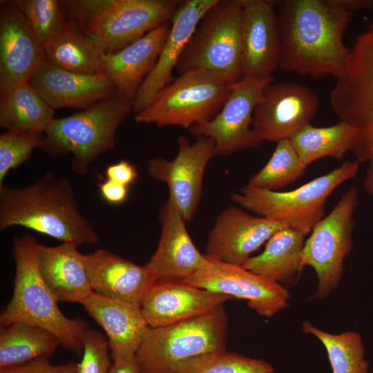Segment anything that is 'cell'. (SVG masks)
Masks as SVG:
<instances>
[{
    "label": "cell",
    "instance_id": "6da1fadb",
    "mask_svg": "<svg viewBox=\"0 0 373 373\" xmlns=\"http://www.w3.org/2000/svg\"><path fill=\"white\" fill-rule=\"evenodd\" d=\"M280 37L279 67L301 75L336 79L346 72L352 51L343 43L354 13L329 0L275 1Z\"/></svg>",
    "mask_w": 373,
    "mask_h": 373
},
{
    "label": "cell",
    "instance_id": "7a4b0ae2",
    "mask_svg": "<svg viewBox=\"0 0 373 373\" xmlns=\"http://www.w3.org/2000/svg\"><path fill=\"white\" fill-rule=\"evenodd\" d=\"M21 226L78 246L99 236L79 211L70 182L52 173L23 188L0 185V230Z\"/></svg>",
    "mask_w": 373,
    "mask_h": 373
},
{
    "label": "cell",
    "instance_id": "3957f363",
    "mask_svg": "<svg viewBox=\"0 0 373 373\" xmlns=\"http://www.w3.org/2000/svg\"><path fill=\"white\" fill-rule=\"evenodd\" d=\"M15 275L12 296L0 314V327L15 322H26L52 333L60 345L79 355L88 323L79 318H68L45 283L39 269V242L25 233L12 243Z\"/></svg>",
    "mask_w": 373,
    "mask_h": 373
},
{
    "label": "cell",
    "instance_id": "277c9868",
    "mask_svg": "<svg viewBox=\"0 0 373 373\" xmlns=\"http://www.w3.org/2000/svg\"><path fill=\"white\" fill-rule=\"evenodd\" d=\"M180 1H65L81 31L104 53H114L170 22Z\"/></svg>",
    "mask_w": 373,
    "mask_h": 373
},
{
    "label": "cell",
    "instance_id": "5b68a950",
    "mask_svg": "<svg viewBox=\"0 0 373 373\" xmlns=\"http://www.w3.org/2000/svg\"><path fill=\"white\" fill-rule=\"evenodd\" d=\"M131 111L133 102L115 95L55 118L44 134L42 148L55 156L71 153L72 170L84 175L100 155L115 149L117 131Z\"/></svg>",
    "mask_w": 373,
    "mask_h": 373
},
{
    "label": "cell",
    "instance_id": "8992f818",
    "mask_svg": "<svg viewBox=\"0 0 373 373\" xmlns=\"http://www.w3.org/2000/svg\"><path fill=\"white\" fill-rule=\"evenodd\" d=\"M360 163L346 160L338 168L289 191H276L246 185L231 193L239 207L259 216L278 221L305 236L325 217L329 195L356 176Z\"/></svg>",
    "mask_w": 373,
    "mask_h": 373
},
{
    "label": "cell",
    "instance_id": "52a82bcc",
    "mask_svg": "<svg viewBox=\"0 0 373 373\" xmlns=\"http://www.w3.org/2000/svg\"><path fill=\"white\" fill-rule=\"evenodd\" d=\"M227 334L224 305L176 323L149 327L135 354L141 373H171L184 360L226 350Z\"/></svg>",
    "mask_w": 373,
    "mask_h": 373
},
{
    "label": "cell",
    "instance_id": "ba28073f",
    "mask_svg": "<svg viewBox=\"0 0 373 373\" xmlns=\"http://www.w3.org/2000/svg\"><path fill=\"white\" fill-rule=\"evenodd\" d=\"M240 0H218L202 17L181 55L176 70H199L230 83L242 79Z\"/></svg>",
    "mask_w": 373,
    "mask_h": 373
},
{
    "label": "cell",
    "instance_id": "9c48e42d",
    "mask_svg": "<svg viewBox=\"0 0 373 373\" xmlns=\"http://www.w3.org/2000/svg\"><path fill=\"white\" fill-rule=\"evenodd\" d=\"M233 84L207 72H186L168 84L150 106L136 113L135 121L184 128L204 124L220 111Z\"/></svg>",
    "mask_w": 373,
    "mask_h": 373
},
{
    "label": "cell",
    "instance_id": "30bf717a",
    "mask_svg": "<svg viewBox=\"0 0 373 373\" xmlns=\"http://www.w3.org/2000/svg\"><path fill=\"white\" fill-rule=\"evenodd\" d=\"M345 73L336 79L330 104L341 121L356 131L355 160H373V29L359 35Z\"/></svg>",
    "mask_w": 373,
    "mask_h": 373
},
{
    "label": "cell",
    "instance_id": "8fae6325",
    "mask_svg": "<svg viewBox=\"0 0 373 373\" xmlns=\"http://www.w3.org/2000/svg\"><path fill=\"white\" fill-rule=\"evenodd\" d=\"M357 189L346 190L330 211L310 232L301 253V264L312 267L318 278L315 298H327L338 287L343 263L353 247Z\"/></svg>",
    "mask_w": 373,
    "mask_h": 373
},
{
    "label": "cell",
    "instance_id": "7c38bea8",
    "mask_svg": "<svg viewBox=\"0 0 373 373\" xmlns=\"http://www.w3.org/2000/svg\"><path fill=\"white\" fill-rule=\"evenodd\" d=\"M178 151L171 160L161 157L149 160L147 172L153 179L162 181L169 189L172 200L186 222H190L198 207L205 169L216 155L215 142L212 138L198 137L193 144L181 135Z\"/></svg>",
    "mask_w": 373,
    "mask_h": 373
},
{
    "label": "cell",
    "instance_id": "4fadbf2b",
    "mask_svg": "<svg viewBox=\"0 0 373 373\" xmlns=\"http://www.w3.org/2000/svg\"><path fill=\"white\" fill-rule=\"evenodd\" d=\"M208 258L206 265L182 280L201 289L246 300L251 309L267 318L289 307L290 295L282 285L242 265Z\"/></svg>",
    "mask_w": 373,
    "mask_h": 373
},
{
    "label": "cell",
    "instance_id": "5bb4252c",
    "mask_svg": "<svg viewBox=\"0 0 373 373\" xmlns=\"http://www.w3.org/2000/svg\"><path fill=\"white\" fill-rule=\"evenodd\" d=\"M272 82L241 79L232 86L224 105L210 122L191 127L195 137L212 138L216 155L258 147L262 140L252 128L253 113L265 88Z\"/></svg>",
    "mask_w": 373,
    "mask_h": 373
},
{
    "label": "cell",
    "instance_id": "9a60e30c",
    "mask_svg": "<svg viewBox=\"0 0 373 373\" xmlns=\"http://www.w3.org/2000/svg\"><path fill=\"white\" fill-rule=\"evenodd\" d=\"M318 104L317 95L305 86L270 83L254 108L252 128L262 141L289 140L309 124Z\"/></svg>",
    "mask_w": 373,
    "mask_h": 373
},
{
    "label": "cell",
    "instance_id": "2e32d148",
    "mask_svg": "<svg viewBox=\"0 0 373 373\" xmlns=\"http://www.w3.org/2000/svg\"><path fill=\"white\" fill-rule=\"evenodd\" d=\"M242 79L272 82L280 45L275 1L240 0Z\"/></svg>",
    "mask_w": 373,
    "mask_h": 373
},
{
    "label": "cell",
    "instance_id": "e0dca14e",
    "mask_svg": "<svg viewBox=\"0 0 373 373\" xmlns=\"http://www.w3.org/2000/svg\"><path fill=\"white\" fill-rule=\"evenodd\" d=\"M285 227H287L280 222L230 206L219 214L209 230L205 256L242 266L254 251Z\"/></svg>",
    "mask_w": 373,
    "mask_h": 373
},
{
    "label": "cell",
    "instance_id": "ac0fdd59",
    "mask_svg": "<svg viewBox=\"0 0 373 373\" xmlns=\"http://www.w3.org/2000/svg\"><path fill=\"white\" fill-rule=\"evenodd\" d=\"M46 61L44 46L9 1L0 13V96L29 82Z\"/></svg>",
    "mask_w": 373,
    "mask_h": 373
},
{
    "label": "cell",
    "instance_id": "d6986e66",
    "mask_svg": "<svg viewBox=\"0 0 373 373\" xmlns=\"http://www.w3.org/2000/svg\"><path fill=\"white\" fill-rule=\"evenodd\" d=\"M218 1L186 0L179 2L158 59L133 101V112L135 114L150 106L160 93L175 79L173 71L198 23Z\"/></svg>",
    "mask_w": 373,
    "mask_h": 373
},
{
    "label": "cell",
    "instance_id": "ffe728a7",
    "mask_svg": "<svg viewBox=\"0 0 373 373\" xmlns=\"http://www.w3.org/2000/svg\"><path fill=\"white\" fill-rule=\"evenodd\" d=\"M231 299L181 279L162 278L149 289L140 306L149 327H160L202 315Z\"/></svg>",
    "mask_w": 373,
    "mask_h": 373
},
{
    "label": "cell",
    "instance_id": "44dd1931",
    "mask_svg": "<svg viewBox=\"0 0 373 373\" xmlns=\"http://www.w3.org/2000/svg\"><path fill=\"white\" fill-rule=\"evenodd\" d=\"M53 109H86L117 95L114 84L102 74L69 71L46 61L29 81Z\"/></svg>",
    "mask_w": 373,
    "mask_h": 373
},
{
    "label": "cell",
    "instance_id": "7402d4cb",
    "mask_svg": "<svg viewBox=\"0 0 373 373\" xmlns=\"http://www.w3.org/2000/svg\"><path fill=\"white\" fill-rule=\"evenodd\" d=\"M161 233L157 249L147 262L157 280H184L206 265L209 258L195 246L186 221L169 198L160 211Z\"/></svg>",
    "mask_w": 373,
    "mask_h": 373
},
{
    "label": "cell",
    "instance_id": "603a6c76",
    "mask_svg": "<svg viewBox=\"0 0 373 373\" xmlns=\"http://www.w3.org/2000/svg\"><path fill=\"white\" fill-rule=\"evenodd\" d=\"M93 292L111 298L141 305L157 280L148 265H137L104 249L84 254Z\"/></svg>",
    "mask_w": 373,
    "mask_h": 373
},
{
    "label": "cell",
    "instance_id": "cb8c5ba5",
    "mask_svg": "<svg viewBox=\"0 0 373 373\" xmlns=\"http://www.w3.org/2000/svg\"><path fill=\"white\" fill-rule=\"evenodd\" d=\"M82 305L104 329L113 363L136 354L149 328L140 305L95 292Z\"/></svg>",
    "mask_w": 373,
    "mask_h": 373
},
{
    "label": "cell",
    "instance_id": "d4e9b609",
    "mask_svg": "<svg viewBox=\"0 0 373 373\" xmlns=\"http://www.w3.org/2000/svg\"><path fill=\"white\" fill-rule=\"evenodd\" d=\"M170 28L171 21L116 52L104 55L100 73L114 84L117 95L133 101L153 69Z\"/></svg>",
    "mask_w": 373,
    "mask_h": 373
},
{
    "label": "cell",
    "instance_id": "484cf974",
    "mask_svg": "<svg viewBox=\"0 0 373 373\" xmlns=\"http://www.w3.org/2000/svg\"><path fill=\"white\" fill-rule=\"evenodd\" d=\"M78 247L69 242L53 247L39 244V271L58 302L82 304L93 293L84 254L79 251Z\"/></svg>",
    "mask_w": 373,
    "mask_h": 373
},
{
    "label": "cell",
    "instance_id": "4316f807",
    "mask_svg": "<svg viewBox=\"0 0 373 373\" xmlns=\"http://www.w3.org/2000/svg\"><path fill=\"white\" fill-rule=\"evenodd\" d=\"M305 242L302 233L283 228L267 240L261 254L250 257L242 266L283 286L291 284L304 268L301 253Z\"/></svg>",
    "mask_w": 373,
    "mask_h": 373
},
{
    "label": "cell",
    "instance_id": "83f0119b",
    "mask_svg": "<svg viewBox=\"0 0 373 373\" xmlns=\"http://www.w3.org/2000/svg\"><path fill=\"white\" fill-rule=\"evenodd\" d=\"M55 109L29 82L0 96V126L6 130L44 135L55 119Z\"/></svg>",
    "mask_w": 373,
    "mask_h": 373
},
{
    "label": "cell",
    "instance_id": "f1b7e54d",
    "mask_svg": "<svg viewBox=\"0 0 373 373\" xmlns=\"http://www.w3.org/2000/svg\"><path fill=\"white\" fill-rule=\"evenodd\" d=\"M58 339L50 332L26 322L0 327V369L22 365L41 358H50Z\"/></svg>",
    "mask_w": 373,
    "mask_h": 373
},
{
    "label": "cell",
    "instance_id": "f546056e",
    "mask_svg": "<svg viewBox=\"0 0 373 373\" xmlns=\"http://www.w3.org/2000/svg\"><path fill=\"white\" fill-rule=\"evenodd\" d=\"M44 50L46 61L57 67L79 73L101 74L104 53L74 23L66 21Z\"/></svg>",
    "mask_w": 373,
    "mask_h": 373
},
{
    "label": "cell",
    "instance_id": "4dcf8cb0",
    "mask_svg": "<svg viewBox=\"0 0 373 373\" xmlns=\"http://www.w3.org/2000/svg\"><path fill=\"white\" fill-rule=\"evenodd\" d=\"M289 140L303 164L307 166L325 157L342 160L348 151L353 150L356 131L341 120L327 127H316L307 124Z\"/></svg>",
    "mask_w": 373,
    "mask_h": 373
},
{
    "label": "cell",
    "instance_id": "1f68e13d",
    "mask_svg": "<svg viewBox=\"0 0 373 373\" xmlns=\"http://www.w3.org/2000/svg\"><path fill=\"white\" fill-rule=\"evenodd\" d=\"M303 331L317 338L324 345L333 373H369L361 335L354 331L335 334L325 332L309 321L302 323Z\"/></svg>",
    "mask_w": 373,
    "mask_h": 373
},
{
    "label": "cell",
    "instance_id": "d6a6232c",
    "mask_svg": "<svg viewBox=\"0 0 373 373\" xmlns=\"http://www.w3.org/2000/svg\"><path fill=\"white\" fill-rule=\"evenodd\" d=\"M276 143L270 159L249 179L247 185L278 191L303 175L307 166L303 164L289 140Z\"/></svg>",
    "mask_w": 373,
    "mask_h": 373
},
{
    "label": "cell",
    "instance_id": "836d02e7",
    "mask_svg": "<svg viewBox=\"0 0 373 373\" xmlns=\"http://www.w3.org/2000/svg\"><path fill=\"white\" fill-rule=\"evenodd\" d=\"M171 373H275V370L264 359L224 350L184 360Z\"/></svg>",
    "mask_w": 373,
    "mask_h": 373
},
{
    "label": "cell",
    "instance_id": "e575fe53",
    "mask_svg": "<svg viewBox=\"0 0 373 373\" xmlns=\"http://www.w3.org/2000/svg\"><path fill=\"white\" fill-rule=\"evenodd\" d=\"M12 2L19 10L44 48L66 22L65 1L15 0Z\"/></svg>",
    "mask_w": 373,
    "mask_h": 373
},
{
    "label": "cell",
    "instance_id": "d590c367",
    "mask_svg": "<svg viewBox=\"0 0 373 373\" xmlns=\"http://www.w3.org/2000/svg\"><path fill=\"white\" fill-rule=\"evenodd\" d=\"M44 146V135L6 130L0 135V185L8 173L30 157L34 149Z\"/></svg>",
    "mask_w": 373,
    "mask_h": 373
},
{
    "label": "cell",
    "instance_id": "8d00e7d4",
    "mask_svg": "<svg viewBox=\"0 0 373 373\" xmlns=\"http://www.w3.org/2000/svg\"><path fill=\"white\" fill-rule=\"evenodd\" d=\"M82 342V357L77 365V373H108L113 361L106 336L88 329Z\"/></svg>",
    "mask_w": 373,
    "mask_h": 373
},
{
    "label": "cell",
    "instance_id": "74e56055",
    "mask_svg": "<svg viewBox=\"0 0 373 373\" xmlns=\"http://www.w3.org/2000/svg\"><path fill=\"white\" fill-rule=\"evenodd\" d=\"M77 365L75 361L52 365L50 358H41L22 365L0 369V373H77Z\"/></svg>",
    "mask_w": 373,
    "mask_h": 373
},
{
    "label": "cell",
    "instance_id": "f35d334b",
    "mask_svg": "<svg viewBox=\"0 0 373 373\" xmlns=\"http://www.w3.org/2000/svg\"><path fill=\"white\" fill-rule=\"evenodd\" d=\"M105 175L107 180L128 186L137 180L139 174L134 164L128 160H122L117 163L107 166Z\"/></svg>",
    "mask_w": 373,
    "mask_h": 373
},
{
    "label": "cell",
    "instance_id": "ab89813d",
    "mask_svg": "<svg viewBox=\"0 0 373 373\" xmlns=\"http://www.w3.org/2000/svg\"><path fill=\"white\" fill-rule=\"evenodd\" d=\"M102 197L110 204L124 202L128 195V186L116 182L106 180L98 184Z\"/></svg>",
    "mask_w": 373,
    "mask_h": 373
},
{
    "label": "cell",
    "instance_id": "60d3db41",
    "mask_svg": "<svg viewBox=\"0 0 373 373\" xmlns=\"http://www.w3.org/2000/svg\"><path fill=\"white\" fill-rule=\"evenodd\" d=\"M334 6L344 10L353 12L356 10L371 9L373 0H329Z\"/></svg>",
    "mask_w": 373,
    "mask_h": 373
},
{
    "label": "cell",
    "instance_id": "b9f144b4",
    "mask_svg": "<svg viewBox=\"0 0 373 373\" xmlns=\"http://www.w3.org/2000/svg\"><path fill=\"white\" fill-rule=\"evenodd\" d=\"M108 373H141L136 356L120 362H113Z\"/></svg>",
    "mask_w": 373,
    "mask_h": 373
},
{
    "label": "cell",
    "instance_id": "7bdbcfd3",
    "mask_svg": "<svg viewBox=\"0 0 373 373\" xmlns=\"http://www.w3.org/2000/svg\"><path fill=\"white\" fill-rule=\"evenodd\" d=\"M368 163L369 166L364 178V187L367 192L373 196V160Z\"/></svg>",
    "mask_w": 373,
    "mask_h": 373
},
{
    "label": "cell",
    "instance_id": "ee69618b",
    "mask_svg": "<svg viewBox=\"0 0 373 373\" xmlns=\"http://www.w3.org/2000/svg\"><path fill=\"white\" fill-rule=\"evenodd\" d=\"M372 28V29H373V23H372V25H371V26H370V28Z\"/></svg>",
    "mask_w": 373,
    "mask_h": 373
}]
</instances>
